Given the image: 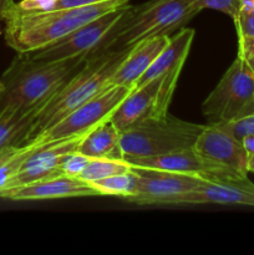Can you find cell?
Wrapping results in <instances>:
<instances>
[{
	"instance_id": "3957f363",
	"label": "cell",
	"mask_w": 254,
	"mask_h": 255,
	"mask_svg": "<svg viewBox=\"0 0 254 255\" xmlns=\"http://www.w3.org/2000/svg\"><path fill=\"white\" fill-rule=\"evenodd\" d=\"M201 11L199 0H149L128 5L94 54L126 49L151 37L172 36Z\"/></svg>"
},
{
	"instance_id": "e0dca14e",
	"label": "cell",
	"mask_w": 254,
	"mask_h": 255,
	"mask_svg": "<svg viewBox=\"0 0 254 255\" xmlns=\"http://www.w3.org/2000/svg\"><path fill=\"white\" fill-rule=\"evenodd\" d=\"M194 35H196L194 29L186 26L174 32L169 37L168 44L164 46L158 57L154 60L153 64L144 72V75L138 80L134 87L142 86V85L162 76L166 72L171 71L174 67L183 66L189 54V50H191L192 42L194 40Z\"/></svg>"
},
{
	"instance_id": "d4e9b609",
	"label": "cell",
	"mask_w": 254,
	"mask_h": 255,
	"mask_svg": "<svg viewBox=\"0 0 254 255\" xmlns=\"http://www.w3.org/2000/svg\"><path fill=\"white\" fill-rule=\"evenodd\" d=\"M201 9H212L229 15L232 19L238 16L242 7V0H199Z\"/></svg>"
},
{
	"instance_id": "4fadbf2b",
	"label": "cell",
	"mask_w": 254,
	"mask_h": 255,
	"mask_svg": "<svg viewBox=\"0 0 254 255\" xmlns=\"http://www.w3.org/2000/svg\"><path fill=\"white\" fill-rule=\"evenodd\" d=\"M129 164L142 168L159 169V171L178 172V173L198 174L207 179L223 178V177H244L247 174H241L226 167L218 166L208 159L199 156L194 148H186L181 151H174L171 153L161 154L152 157H134L126 158Z\"/></svg>"
},
{
	"instance_id": "44dd1931",
	"label": "cell",
	"mask_w": 254,
	"mask_h": 255,
	"mask_svg": "<svg viewBox=\"0 0 254 255\" xmlns=\"http://www.w3.org/2000/svg\"><path fill=\"white\" fill-rule=\"evenodd\" d=\"M39 146L36 139H32L24 146L7 147L0 149V192L6 187L9 179L16 173L22 162Z\"/></svg>"
},
{
	"instance_id": "603a6c76",
	"label": "cell",
	"mask_w": 254,
	"mask_h": 255,
	"mask_svg": "<svg viewBox=\"0 0 254 255\" xmlns=\"http://www.w3.org/2000/svg\"><path fill=\"white\" fill-rule=\"evenodd\" d=\"M182 69H183V66L174 67L173 70L163 75L158 92H157L156 101H154L153 114H152L151 117H153V119H162V117L168 115L169 105H171L172 97H173L174 90L177 87V82L179 80Z\"/></svg>"
},
{
	"instance_id": "4dcf8cb0",
	"label": "cell",
	"mask_w": 254,
	"mask_h": 255,
	"mask_svg": "<svg viewBox=\"0 0 254 255\" xmlns=\"http://www.w3.org/2000/svg\"><path fill=\"white\" fill-rule=\"evenodd\" d=\"M14 0H0V20H5L11 9L14 7Z\"/></svg>"
},
{
	"instance_id": "4316f807",
	"label": "cell",
	"mask_w": 254,
	"mask_h": 255,
	"mask_svg": "<svg viewBox=\"0 0 254 255\" xmlns=\"http://www.w3.org/2000/svg\"><path fill=\"white\" fill-rule=\"evenodd\" d=\"M218 126H221L222 128H224L229 133L233 134L236 138L242 141L246 136L254 134V114L248 117H244L242 120H238V121L229 122V124H222L218 125Z\"/></svg>"
},
{
	"instance_id": "d6986e66",
	"label": "cell",
	"mask_w": 254,
	"mask_h": 255,
	"mask_svg": "<svg viewBox=\"0 0 254 255\" xmlns=\"http://www.w3.org/2000/svg\"><path fill=\"white\" fill-rule=\"evenodd\" d=\"M37 111L0 109V149L24 146L32 139Z\"/></svg>"
},
{
	"instance_id": "52a82bcc",
	"label": "cell",
	"mask_w": 254,
	"mask_h": 255,
	"mask_svg": "<svg viewBox=\"0 0 254 255\" xmlns=\"http://www.w3.org/2000/svg\"><path fill=\"white\" fill-rule=\"evenodd\" d=\"M132 90L133 89L109 85L96 96L72 110L64 119L34 139L39 142H52L87 133L97 125L109 120Z\"/></svg>"
},
{
	"instance_id": "484cf974",
	"label": "cell",
	"mask_w": 254,
	"mask_h": 255,
	"mask_svg": "<svg viewBox=\"0 0 254 255\" xmlns=\"http://www.w3.org/2000/svg\"><path fill=\"white\" fill-rule=\"evenodd\" d=\"M89 159V157L84 156V154H81L80 152H71V153L67 154V156L65 157L64 161H62V173L66 174V176L79 177L80 174H81V172L84 171L85 166L87 164Z\"/></svg>"
},
{
	"instance_id": "ba28073f",
	"label": "cell",
	"mask_w": 254,
	"mask_h": 255,
	"mask_svg": "<svg viewBox=\"0 0 254 255\" xmlns=\"http://www.w3.org/2000/svg\"><path fill=\"white\" fill-rule=\"evenodd\" d=\"M128 5H124L119 9L95 17L91 21L86 22L71 34L65 36L64 39L30 54L34 59L44 60V61H57V60L72 59V57L90 56L99 49L107 32L119 21Z\"/></svg>"
},
{
	"instance_id": "2e32d148",
	"label": "cell",
	"mask_w": 254,
	"mask_h": 255,
	"mask_svg": "<svg viewBox=\"0 0 254 255\" xmlns=\"http://www.w3.org/2000/svg\"><path fill=\"white\" fill-rule=\"evenodd\" d=\"M163 75L139 87H134L119 105L110 120L120 132L136 126L153 114L154 101Z\"/></svg>"
},
{
	"instance_id": "30bf717a",
	"label": "cell",
	"mask_w": 254,
	"mask_h": 255,
	"mask_svg": "<svg viewBox=\"0 0 254 255\" xmlns=\"http://www.w3.org/2000/svg\"><path fill=\"white\" fill-rule=\"evenodd\" d=\"M85 136L86 133L52 142L37 141L39 146L22 162L20 168L9 179L4 189L64 174L61 171L62 161L67 154L77 151Z\"/></svg>"
},
{
	"instance_id": "f546056e",
	"label": "cell",
	"mask_w": 254,
	"mask_h": 255,
	"mask_svg": "<svg viewBox=\"0 0 254 255\" xmlns=\"http://www.w3.org/2000/svg\"><path fill=\"white\" fill-rule=\"evenodd\" d=\"M105 1H109V0H55L54 4H52V7L50 10L87 6V5H95Z\"/></svg>"
},
{
	"instance_id": "9c48e42d",
	"label": "cell",
	"mask_w": 254,
	"mask_h": 255,
	"mask_svg": "<svg viewBox=\"0 0 254 255\" xmlns=\"http://www.w3.org/2000/svg\"><path fill=\"white\" fill-rule=\"evenodd\" d=\"M138 176L134 193L127 201L142 206H167L171 199L192 191L207 178L198 174L178 173L132 166Z\"/></svg>"
},
{
	"instance_id": "5b68a950",
	"label": "cell",
	"mask_w": 254,
	"mask_h": 255,
	"mask_svg": "<svg viewBox=\"0 0 254 255\" xmlns=\"http://www.w3.org/2000/svg\"><path fill=\"white\" fill-rule=\"evenodd\" d=\"M204 125L192 124L167 115L149 117L121 132L120 147L124 158L152 157L192 148Z\"/></svg>"
},
{
	"instance_id": "277c9868",
	"label": "cell",
	"mask_w": 254,
	"mask_h": 255,
	"mask_svg": "<svg viewBox=\"0 0 254 255\" xmlns=\"http://www.w3.org/2000/svg\"><path fill=\"white\" fill-rule=\"evenodd\" d=\"M131 47L90 55L84 66L37 111L32 139L109 86Z\"/></svg>"
},
{
	"instance_id": "7a4b0ae2",
	"label": "cell",
	"mask_w": 254,
	"mask_h": 255,
	"mask_svg": "<svg viewBox=\"0 0 254 255\" xmlns=\"http://www.w3.org/2000/svg\"><path fill=\"white\" fill-rule=\"evenodd\" d=\"M129 0H109L87 6L25 11L15 2L5 17V42L16 52H34L55 44L86 22L127 5Z\"/></svg>"
},
{
	"instance_id": "9a60e30c",
	"label": "cell",
	"mask_w": 254,
	"mask_h": 255,
	"mask_svg": "<svg viewBox=\"0 0 254 255\" xmlns=\"http://www.w3.org/2000/svg\"><path fill=\"white\" fill-rule=\"evenodd\" d=\"M171 36H156L137 42L110 80V85L134 89L138 80L149 69L169 41Z\"/></svg>"
},
{
	"instance_id": "6da1fadb",
	"label": "cell",
	"mask_w": 254,
	"mask_h": 255,
	"mask_svg": "<svg viewBox=\"0 0 254 255\" xmlns=\"http://www.w3.org/2000/svg\"><path fill=\"white\" fill-rule=\"evenodd\" d=\"M87 57L44 61L30 52H17L0 75V109L39 111L84 66Z\"/></svg>"
},
{
	"instance_id": "7c38bea8",
	"label": "cell",
	"mask_w": 254,
	"mask_h": 255,
	"mask_svg": "<svg viewBox=\"0 0 254 255\" xmlns=\"http://www.w3.org/2000/svg\"><path fill=\"white\" fill-rule=\"evenodd\" d=\"M194 151L203 158L241 174H248V153L242 141L218 125H204Z\"/></svg>"
},
{
	"instance_id": "8992f818",
	"label": "cell",
	"mask_w": 254,
	"mask_h": 255,
	"mask_svg": "<svg viewBox=\"0 0 254 255\" xmlns=\"http://www.w3.org/2000/svg\"><path fill=\"white\" fill-rule=\"evenodd\" d=\"M208 125H222L254 114V74L237 56L202 104Z\"/></svg>"
},
{
	"instance_id": "cb8c5ba5",
	"label": "cell",
	"mask_w": 254,
	"mask_h": 255,
	"mask_svg": "<svg viewBox=\"0 0 254 255\" xmlns=\"http://www.w3.org/2000/svg\"><path fill=\"white\" fill-rule=\"evenodd\" d=\"M238 37L254 39V7L242 6L238 16L233 20Z\"/></svg>"
},
{
	"instance_id": "ac0fdd59",
	"label": "cell",
	"mask_w": 254,
	"mask_h": 255,
	"mask_svg": "<svg viewBox=\"0 0 254 255\" xmlns=\"http://www.w3.org/2000/svg\"><path fill=\"white\" fill-rule=\"evenodd\" d=\"M120 137L121 132L109 119L87 132L77 152L89 158L125 159L120 147Z\"/></svg>"
},
{
	"instance_id": "1f68e13d",
	"label": "cell",
	"mask_w": 254,
	"mask_h": 255,
	"mask_svg": "<svg viewBox=\"0 0 254 255\" xmlns=\"http://www.w3.org/2000/svg\"><path fill=\"white\" fill-rule=\"evenodd\" d=\"M242 143H243L248 156L249 154L254 153V134H249V136L244 137V138L242 139Z\"/></svg>"
},
{
	"instance_id": "ffe728a7",
	"label": "cell",
	"mask_w": 254,
	"mask_h": 255,
	"mask_svg": "<svg viewBox=\"0 0 254 255\" xmlns=\"http://www.w3.org/2000/svg\"><path fill=\"white\" fill-rule=\"evenodd\" d=\"M91 184L96 189L99 196L120 197L127 201L136 191L138 176L131 167V171L92 182Z\"/></svg>"
},
{
	"instance_id": "83f0119b",
	"label": "cell",
	"mask_w": 254,
	"mask_h": 255,
	"mask_svg": "<svg viewBox=\"0 0 254 255\" xmlns=\"http://www.w3.org/2000/svg\"><path fill=\"white\" fill-rule=\"evenodd\" d=\"M238 57H241L247 66L254 74V39L253 37H238Z\"/></svg>"
},
{
	"instance_id": "f1b7e54d",
	"label": "cell",
	"mask_w": 254,
	"mask_h": 255,
	"mask_svg": "<svg viewBox=\"0 0 254 255\" xmlns=\"http://www.w3.org/2000/svg\"><path fill=\"white\" fill-rule=\"evenodd\" d=\"M55 0H21L16 6L25 11H45L52 7Z\"/></svg>"
},
{
	"instance_id": "5bb4252c",
	"label": "cell",
	"mask_w": 254,
	"mask_h": 255,
	"mask_svg": "<svg viewBox=\"0 0 254 255\" xmlns=\"http://www.w3.org/2000/svg\"><path fill=\"white\" fill-rule=\"evenodd\" d=\"M96 196H99V193L91 183L84 181L80 177H71L66 174L32 182L24 186L11 187L0 192V198L11 201H42Z\"/></svg>"
},
{
	"instance_id": "d6a6232c",
	"label": "cell",
	"mask_w": 254,
	"mask_h": 255,
	"mask_svg": "<svg viewBox=\"0 0 254 255\" xmlns=\"http://www.w3.org/2000/svg\"><path fill=\"white\" fill-rule=\"evenodd\" d=\"M247 171L249 172H253L254 173V153L253 154H249L248 156V162H247Z\"/></svg>"
},
{
	"instance_id": "8fae6325",
	"label": "cell",
	"mask_w": 254,
	"mask_h": 255,
	"mask_svg": "<svg viewBox=\"0 0 254 255\" xmlns=\"http://www.w3.org/2000/svg\"><path fill=\"white\" fill-rule=\"evenodd\" d=\"M183 204L254 207V183L248 176L206 179L192 191L171 199L167 206Z\"/></svg>"
},
{
	"instance_id": "7402d4cb",
	"label": "cell",
	"mask_w": 254,
	"mask_h": 255,
	"mask_svg": "<svg viewBox=\"0 0 254 255\" xmlns=\"http://www.w3.org/2000/svg\"><path fill=\"white\" fill-rule=\"evenodd\" d=\"M128 171H131V164L126 159L90 158L79 177L89 183H92V182Z\"/></svg>"
}]
</instances>
